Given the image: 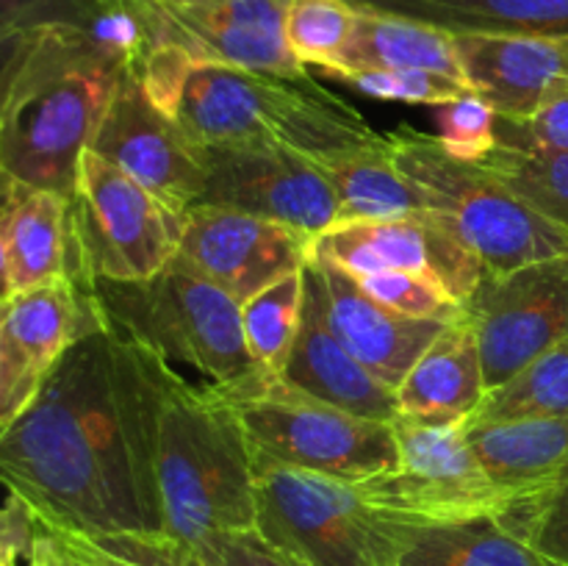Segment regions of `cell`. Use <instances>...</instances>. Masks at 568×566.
I'll return each instance as SVG.
<instances>
[{
  "label": "cell",
  "mask_w": 568,
  "mask_h": 566,
  "mask_svg": "<svg viewBox=\"0 0 568 566\" xmlns=\"http://www.w3.org/2000/svg\"><path fill=\"white\" fill-rule=\"evenodd\" d=\"M236 405L255 458L344 483L397 469L394 422L355 416L281 381Z\"/></svg>",
  "instance_id": "9"
},
{
  "label": "cell",
  "mask_w": 568,
  "mask_h": 566,
  "mask_svg": "<svg viewBox=\"0 0 568 566\" xmlns=\"http://www.w3.org/2000/svg\"><path fill=\"white\" fill-rule=\"evenodd\" d=\"M464 320L480 344L486 388L494 392L568 338V255L505 275L486 272L464 303Z\"/></svg>",
  "instance_id": "11"
},
{
  "label": "cell",
  "mask_w": 568,
  "mask_h": 566,
  "mask_svg": "<svg viewBox=\"0 0 568 566\" xmlns=\"http://www.w3.org/2000/svg\"><path fill=\"white\" fill-rule=\"evenodd\" d=\"M178 209L200 203L205 170L192 139L150 98L139 61L122 72L92 148Z\"/></svg>",
  "instance_id": "16"
},
{
  "label": "cell",
  "mask_w": 568,
  "mask_h": 566,
  "mask_svg": "<svg viewBox=\"0 0 568 566\" xmlns=\"http://www.w3.org/2000/svg\"><path fill=\"white\" fill-rule=\"evenodd\" d=\"M316 236L266 216L211 203L186 209L181 253L189 264L244 303L281 277L303 272L314 261Z\"/></svg>",
  "instance_id": "15"
},
{
  "label": "cell",
  "mask_w": 568,
  "mask_h": 566,
  "mask_svg": "<svg viewBox=\"0 0 568 566\" xmlns=\"http://www.w3.org/2000/svg\"><path fill=\"white\" fill-rule=\"evenodd\" d=\"M72 216L87 281H148L181 253L186 209L172 205L94 150L78 161Z\"/></svg>",
  "instance_id": "8"
},
{
  "label": "cell",
  "mask_w": 568,
  "mask_h": 566,
  "mask_svg": "<svg viewBox=\"0 0 568 566\" xmlns=\"http://www.w3.org/2000/svg\"><path fill=\"white\" fill-rule=\"evenodd\" d=\"M464 81L497 117L527 120L568 94V37H455Z\"/></svg>",
  "instance_id": "19"
},
{
  "label": "cell",
  "mask_w": 568,
  "mask_h": 566,
  "mask_svg": "<svg viewBox=\"0 0 568 566\" xmlns=\"http://www.w3.org/2000/svg\"><path fill=\"white\" fill-rule=\"evenodd\" d=\"M205 192L200 203L266 216L322 236L342 214V203L314 159L283 144H200Z\"/></svg>",
  "instance_id": "12"
},
{
  "label": "cell",
  "mask_w": 568,
  "mask_h": 566,
  "mask_svg": "<svg viewBox=\"0 0 568 566\" xmlns=\"http://www.w3.org/2000/svg\"><path fill=\"white\" fill-rule=\"evenodd\" d=\"M87 286L111 333L153 353L192 386L244 403L275 383L250 353L242 303L183 255L148 281L89 277Z\"/></svg>",
  "instance_id": "4"
},
{
  "label": "cell",
  "mask_w": 568,
  "mask_h": 566,
  "mask_svg": "<svg viewBox=\"0 0 568 566\" xmlns=\"http://www.w3.org/2000/svg\"><path fill=\"white\" fill-rule=\"evenodd\" d=\"M392 516V514H388ZM394 522V566H558L497 516Z\"/></svg>",
  "instance_id": "24"
},
{
  "label": "cell",
  "mask_w": 568,
  "mask_h": 566,
  "mask_svg": "<svg viewBox=\"0 0 568 566\" xmlns=\"http://www.w3.org/2000/svg\"><path fill=\"white\" fill-rule=\"evenodd\" d=\"M344 81L353 83L361 92L372 94V98L433 105V109L469 92V87L464 81H458V78H449L430 70H369L353 72Z\"/></svg>",
  "instance_id": "36"
},
{
  "label": "cell",
  "mask_w": 568,
  "mask_h": 566,
  "mask_svg": "<svg viewBox=\"0 0 568 566\" xmlns=\"http://www.w3.org/2000/svg\"><path fill=\"white\" fill-rule=\"evenodd\" d=\"M397 469L353 483L355 492L383 514L410 522H464L516 508V499L483 472L466 442L464 422L397 416Z\"/></svg>",
  "instance_id": "10"
},
{
  "label": "cell",
  "mask_w": 568,
  "mask_h": 566,
  "mask_svg": "<svg viewBox=\"0 0 568 566\" xmlns=\"http://www.w3.org/2000/svg\"><path fill=\"white\" fill-rule=\"evenodd\" d=\"M255 530L303 566H394V522L353 483L255 458Z\"/></svg>",
  "instance_id": "7"
},
{
  "label": "cell",
  "mask_w": 568,
  "mask_h": 566,
  "mask_svg": "<svg viewBox=\"0 0 568 566\" xmlns=\"http://www.w3.org/2000/svg\"><path fill=\"white\" fill-rule=\"evenodd\" d=\"M161 42L192 59L242 70L305 75L283 33L286 0H164Z\"/></svg>",
  "instance_id": "17"
},
{
  "label": "cell",
  "mask_w": 568,
  "mask_h": 566,
  "mask_svg": "<svg viewBox=\"0 0 568 566\" xmlns=\"http://www.w3.org/2000/svg\"><path fill=\"white\" fill-rule=\"evenodd\" d=\"M87 283L72 277L44 283L3 300L0 309V427L37 400L67 350L103 327Z\"/></svg>",
  "instance_id": "13"
},
{
  "label": "cell",
  "mask_w": 568,
  "mask_h": 566,
  "mask_svg": "<svg viewBox=\"0 0 568 566\" xmlns=\"http://www.w3.org/2000/svg\"><path fill=\"white\" fill-rule=\"evenodd\" d=\"M438 142L449 155L480 164L497 148V111L477 92H464L449 103L436 105Z\"/></svg>",
  "instance_id": "35"
},
{
  "label": "cell",
  "mask_w": 568,
  "mask_h": 566,
  "mask_svg": "<svg viewBox=\"0 0 568 566\" xmlns=\"http://www.w3.org/2000/svg\"><path fill=\"white\" fill-rule=\"evenodd\" d=\"M464 433L483 472L516 505L547 492L568 472V416L464 420Z\"/></svg>",
  "instance_id": "22"
},
{
  "label": "cell",
  "mask_w": 568,
  "mask_h": 566,
  "mask_svg": "<svg viewBox=\"0 0 568 566\" xmlns=\"http://www.w3.org/2000/svg\"><path fill=\"white\" fill-rule=\"evenodd\" d=\"M358 11L347 0H286L283 33L303 67L336 70L353 39Z\"/></svg>",
  "instance_id": "31"
},
{
  "label": "cell",
  "mask_w": 568,
  "mask_h": 566,
  "mask_svg": "<svg viewBox=\"0 0 568 566\" xmlns=\"http://www.w3.org/2000/svg\"><path fill=\"white\" fill-rule=\"evenodd\" d=\"M369 14L403 17L453 37H568V0H347Z\"/></svg>",
  "instance_id": "25"
},
{
  "label": "cell",
  "mask_w": 568,
  "mask_h": 566,
  "mask_svg": "<svg viewBox=\"0 0 568 566\" xmlns=\"http://www.w3.org/2000/svg\"><path fill=\"white\" fill-rule=\"evenodd\" d=\"M197 549L211 566H303L272 547L258 530L220 533Z\"/></svg>",
  "instance_id": "38"
},
{
  "label": "cell",
  "mask_w": 568,
  "mask_h": 566,
  "mask_svg": "<svg viewBox=\"0 0 568 566\" xmlns=\"http://www.w3.org/2000/svg\"><path fill=\"white\" fill-rule=\"evenodd\" d=\"M397 170L438 222L458 233L486 272L505 275L519 266L566 259L568 231L516 198L488 166L460 161L438 137L386 133Z\"/></svg>",
  "instance_id": "6"
},
{
  "label": "cell",
  "mask_w": 568,
  "mask_h": 566,
  "mask_svg": "<svg viewBox=\"0 0 568 566\" xmlns=\"http://www.w3.org/2000/svg\"><path fill=\"white\" fill-rule=\"evenodd\" d=\"M48 522L53 525L55 538H59L61 549H64L72 566H142L133 558H128L125 553H120L114 544L105 542L103 536L78 530V527L64 525V522L53 519V516H48Z\"/></svg>",
  "instance_id": "40"
},
{
  "label": "cell",
  "mask_w": 568,
  "mask_h": 566,
  "mask_svg": "<svg viewBox=\"0 0 568 566\" xmlns=\"http://www.w3.org/2000/svg\"><path fill=\"white\" fill-rule=\"evenodd\" d=\"M497 144L532 150H568V94H560L527 120L497 117Z\"/></svg>",
  "instance_id": "37"
},
{
  "label": "cell",
  "mask_w": 568,
  "mask_h": 566,
  "mask_svg": "<svg viewBox=\"0 0 568 566\" xmlns=\"http://www.w3.org/2000/svg\"><path fill=\"white\" fill-rule=\"evenodd\" d=\"M0 270L3 300L61 277L87 283L70 194L3 175Z\"/></svg>",
  "instance_id": "18"
},
{
  "label": "cell",
  "mask_w": 568,
  "mask_h": 566,
  "mask_svg": "<svg viewBox=\"0 0 568 566\" xmlns=\"http://www.w3.org/2000/svg\"><path fill=\"white\" fill-rule=\"evenodd\" d=\"M155 472L170 536L203 547L220 533L255 530V453L239 405L192 386L164 361Z\"/></svg>",
  "instance_id": "5"
},
{
  "label": "cell",
  "mask_w": 568,
  "mask_h": 566,
  "mask_svg": "<svg viewBox=\"0 0 568 566\" xmlns=\"http://www.w3.org/2000/svg\"><path fill=\"white\" fill-rule=\"evenodd\" d=\"M150 98L200 144L266 142L308 155L366 144L381 133L308 75L242 70L155 44L139 59Z\"/></svg>",
  "instance_id": "3"
},
{
  "label": "cell",
  "mask_w": 568,
  "mask_h": 566,
  "mask_svg": "<svg viewBox=\"0 0 568 566\" xmlns=\"http://www.w3.org/2000/svg\"><path fill=\"white\" fill-rule=\"evenodd\" d=\"M314 164L336 189L342 203L338 222L414 220L430 214L397 170L388 137L314 155Z\"/></svg>",
  "instance_id": "26"
},
{
  "label": "cell",
  "mask_w": 568,
  "mask_h": 566,
  "mask_svg": "<svg viewBox=\"0 0 568 566\" xmlns=\"http://www.w3.org/2000/svg\"><path fill=\"white\" fill-rule=\"evenodd\" d=\"M161 361L109 327L78 338L0 427L6 488L92 536L164 533L155 472Z\"/></svg>",
  "instance_id": "1"
},
{
  "label": "cell",
  "mask_w": 568,
  "mask_h": 566,
  "mask_svg": "<svg viewBox=\"0 0 568 566\" xmlns=\"http://www.w3.org/2000/svg\"><path fill=\"white\" fill-rule=\"evenodd\" d=\"M505 525L558 566H568V472L538 497L503 516Z\"/></svg>",
  "instance_id": "34"
},
{
  "label": "cell",
  "mask_w": 568,
  "mask_h": 566,
  "mask_svg": "<svg viewBox=\"0 0 568 566\" xmlns=\"http://www.w3.org/2000/svg\"><path fill=\"white\" fill-rule=\"evenodd\" d=\"M480 164L530 209L568 231V150L497 144Z\"/></svg>",
  "instance_id": "30"
},
{
  "label": "cell",
  "mask_w": 568,
  "mask_h": 566,
  "mask_svg": "<svg viewBox=\"0 0 568 566\" xmlns=\"http://www.w3.org/2000/svg\"><path fill=\"white\" fill-rule=\"evenodd\" d=\"M103 538L142 566H211L197 547L170 533H122Z\"/></svg>",
  "instance_id": "39"
},
{
  "label": "cell",
  "mask_w": 568,
  "mask_h": 566,
  "mask_svg": "<svg viewBox=\"0 0 568 566\" xmlns=\"http://www.w3.org/2000/svg\"><path fill=\"white\" fill-rule=\"evenodd\" d=\"M281 383L366 420L394 422L399 416L397 392L377 381L333 333L314 261L305 266L303 320Z\"/></svg>",
  "instance_id": "20"
},
{
  "label": "cell",
  "mask_w": 568,
  "mask_h": 566,
  "mask_svg": "<svg viewBox=\"0 0 568 566\" xmlns=\"http://www.w3.org/2000/svg\"><path fill=\"white\" fill-rule=\"evenodd\" d=\"M369 70H430L464 81L453 33L403 17L358 11L353 39L331 75L347 78Z\"/></svg>",
  "instance_id": "27"
},
{
  "label": "cell",
  "mask_w": 568,
  "mask_h": 566,
  "mask_svg": "<svg viewBox=\"0 0 568 566\" xmlns=\"http://www.w3.org/2000/svg\"><path fill=\"white\" fill-rule=\"evenodd\" d=\"M568 416V338L486 394L469 420H552Z\"/></svg>",
  "instance_id": "29"
},
{
  "label": "cell",
  "mask_w": 568,
  "mask_h": 566,
  "mask_svg": "<svg viewBox=\"0 0 568 566\" xmlns=\"http://www.w3.org/2000/svg\"><path fill=\"white\" fill-rule=\"evenodd\" d=\"M305 303V270L281 277L272 286L261 289L242 303V325L247 336L250 353L261 364V370L281 381L288 364L294 342L300 333Z\"/></svg>",
  "instance_id": "28"
},
{
  "label": "cell",
  "mask_w": 568,
  "mask_h": 566,
  "mask_svg": "<svg viewBox=\"0 0 568 566\" xmlns=\"http://www.w3.org/2000/svg\"><path fill=\"white\" fill-rule=\"evenodd\" d=\"M314 259L331 261L353 277L383 270L414 272L438 283L460 305L486 275L475 250L433 214L414 220L336 222L316 236Z\"/></svg>",
  "instance_id": "14"
},
{
  "label": "cell",
  "mask_w": 568,
  "mask_h": 566,
  "mask_svg": "<svg viewBox=\"0 0 568 566\" xmlns=\"http://www.w3.org/2000/svg\"><path fill=\"white\" fill-rule=\"evenodd\" d=\"M314 266L322 277L325 311L333 333L377 381L397 392L399 383L408 377L416 361L430 350L449 322L397 314L372 300L342 266L322 259H314Z\"/></svg>",
  "instance_id": "21"
},
{
  "label": "cell",
  "mask_w": 568,
  "mask_h": 566,
  "mask_svg": "<svg viewBox=\"0 0 568 566\" xmlns=\"http://www.w3.org/2000/svg\"><path fill=\"white\" fill-rule=\"evenodd\" d=\"M372 300H377L386 309L397 314L416 316V320H436V322H458L464 320V305L449 297L438 283L427 277L414 275V272L383 270L372 275L355 277Z\"/></svg>",
  "instance_id": "33"
},
{
  "label": "cell",
  "mask_w": 568,
  "mask_h": 566,
  "mask_svg": "<svg viewBox=\"0 0 568 566\" xmlns=\"http://www.w3.org/2000/svg\"><path fill=\"white\" fill-rule=\"evenodd\" d=\"M159 0H0V33L26 31L33 26L94 28L105 20L128 17L142 26Z\"/></svg>",
  "instance_id": "32"
},
{
  "label": "cell",
  "mask_w": 568,
  "mask_h": 566,
  "mask_svg": "<svg viewBox=\"0 0 568 566\" xmlns=\"http://www.w3.org/2000/svg\"><path fill=\"white\" fill-rule=\"evenodd\" d=\"M3 48L0 170L72 198L78 161L139 55L100 31L61 22L9 33Z\"/></svg>",
  "instance_id": "2"
},
{
  "label": "cell",
  "mask_w": 568,
  "mask_h": 566,
  "mask_svg": "<svg viewBox=\"0 0 568 566\" xmlns=\"http://www.w3.org/2000/svg\"><path fill=\"white\" fill-rule=\"evenodd\" d=\"M480 344L466 320L449 322L442 336L416 361L397 388L399 416L436 422H464L486 400Z\"/></svg>",
  "instance_id": "23"
}]
</instances>
